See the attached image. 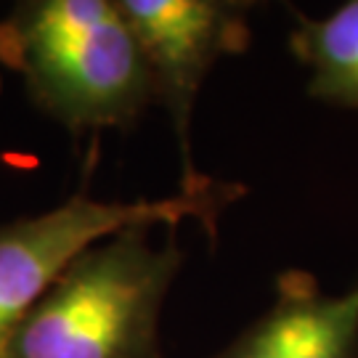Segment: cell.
Listing matches in <instances>:
<instances>
[{"label": "cell", "instance_id": "obj_2", "mask_svg": "<svg viewBox=\"0 0 358 358\" xmlns=\"http://www.w3.org/2000/svg\"><path fill=\"white\" fill-rule=\"evenodd\" d=\"M146 226L90 247L56 279L13 334L6 358H165L162 306L183 268L173 234Z\"/></svg>", "mask_w": 358, "mask_h": 358}, {"label": "cell", "instance_id": "obj_3", "mask_svg": "<svg viewBox=\"0 0 358 358\" xmlns=\"http://www.w3.org/2000/svg\"><path fill=\"white\" fill-rule=\"evenodd\" d=\"M244 194L229 180L202 189H178L159 199H96L85 192L38 215L0 223V358L8 356L13 334L77 257L125 229H178L199 220L215 239L217 217Z\"/></svg>", "mask_w": 358, "mask_h": 358}, {"label": "cell", "instance_id": "obj_5", "mask_svg": "<svg viewBox=\"0 0 358 358\" xmlns=\"http://www.w3.org/2000/svg\"><path fill=\"white\" fill-rule=\"evenodd\" d=\"M213 358H358V282L329 294L313 273L282 271L273 306Z\"/></svg>", "mask_w": 358, "mask_h": 358}, {"label": "cell", "instance_id": "obj_1", "mask_svg": "<svg viewBox=\"0 0 358 358\" xmlns=\"http://www.w3.org/2000/svg\"><path fill=\"white\" fill-rule=\"evenodd\" d=\"M0 64L69 133L130 128L152 101L141 43L117 0H22L0 19Z\"/></svg>", "mask_w": 358, "mask_h": 358}, {"label": "cell", "instance_id": "obj_6", "mask_svg": "<svg viewBox=\"0 0 358 358\" xmlns=\"http://www.w3.org/2000/svg\"><path fill=\"white\" fill-rule=\"evenodd\" d=\"M289 48L308 69L310 99L358 112V0L319 19L294 11Z\"/></svg>", "mask_w": 358, "mask_h": 358}, {"label": "cell", "instance_id": "obj_4", "mask_svg": "<svg viewBox=\"0 0 358 358\" xmlns=\"http://www.w3.org/2000/svg\"><path fill=\"white\" fill-rule=\"evenodd\" d=\"M141 43L152 101L165 106L180 149V189H202L192 157L196 96L217 59L242 53L250 43L252 3L239 0H117Z\"/></svg>", "mask_w": 358, "mask_h": 358}]
</instances>
